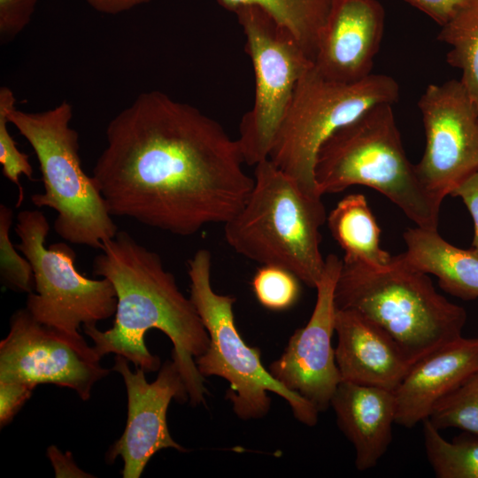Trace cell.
I'll use <instances>...</instances> for the list:
<instances>
[{
	"label": "cell",
	"mask_w": 478,
	"mask_h": 478,
	"mask_svg": "<svg viewBox=\"0 0 478 478\" xmlns=\"http://www.w3.org/2000/svg\"><path fill=\"white\" fill-rule=\"evenodd\" d=\"M92 177L108 212L188 236L225 224L246 203L237 139L195 106L143 92L108 123Z\"/></svg>",
	"instance_id": "1"
},
{
	"label": "cell",
	"mask_w": 478,
	"mask_h": 478,
	"mask_svg": "<svg viewBox=\"0 0 478 478\" xmlns=\"http://www.w3.org/2000/svg\"><path fill=\"white\" fill-rule=\"evenodd\" d=\"M93 274L108 279L117 297L111 328L101 331L96 325L83 326L96 353L101 358L109 353L121 355L146 373L157 371L160 359L149 351L144 341L146 332L157 328L173 343L172 359L183 379L189 403H204V377L196 358L206 351L209 335L191 299L180 290L161 257L127 231H118L95 258Z\"/></svg>",
	"instance_id": "2"
},
{
	"label": "cell",
	"mask_w": 478,
	"mask_h": 478,
	"mask_svg": "<svg viewBox=\"0 0 478 478\" xmlns=\"http://www.w3.org/2000/svg\"><path fill=\"white\" fill-rule=\"evenodd\" d=\"M335 304L382 328L412 366L461 337L467 318L462 306L439 294L428 274L407 266L400 254L378 267L343 261Z\"/></svg>",
	"instance_id": "3"
},
{
	"label": "cell",
	"mask_w": 478,
	"mask_h": 478,
	"mask_svg": "<svg viewBox=\"0 0 478 478\" xmlns=\"http://www.w3.org/2000/svg\"><path fill=\"white\" fill-rule=\"evenodd\" d=\"M392 105L369 108L322 143L314 165L317 190L323 196L353 185L367 186L416 226L437 229L443 201L426 188L408 159Z\"/></svg>",
	"instance_id": "4"
},
{
	"label": "cell",
	"mask_w": 478,
	"mask_h": 478,
	"mask_svg": "<svg viewBox=\"0 0 478 478\" xmlns=\"http://www.w3.org/2000/svg\"><path fill=\"white\" fill-rule=\"evenodd\" d=\"M327 217L320 196L306 192L267 158L255 166L252 190L224 224V236L236 253L283 267L315 288L325 266L320 227Z\"/></svg>",
	"instance_id": "5"
},
{
	"label": "cell",
	"mask_w": 478,
	"mask_h": 478,
	"mask_svg": "<svg viewBox=\"0 0 478 478\" xmlns=\"http://www.w3.org/2000/svg\"><path fill=\"white\" fill-rule=\"evenodd\" d=\"M72 118L67 101L38 112L14 106L9 113V122L30 144L42 173L43 192L32 195L31 202L57 212L53 227L63 240L101 250L119 229L92 175L83 170Z\"/></svg>",
	"instance_id": "6"
},
{
	"label": "cell",
	"mask_w": 478,
	"mask_h": 478,
	"mask_svg": "<svg viewBox=\"0 0 478 478\" xmlns=\"http://www.w3.org/2000/svg\"><path fill=\"white\" fill-rule=\"evenodd\" d=\"M190 299L210 339L206 351L196 358L204 376H219L229 383L227 393L235 413L242 420L260 419L270 409L273 392L285 399L297 420L307 426L318 421V410L301 396L289 390L267 371L260 350L247 345L238 332L233 312L235 298L216 293L211 282L212 254L195 252L188 262Z\"/></svg>",
	"instance_id": "7"
},
{
	"label": "cell",
	"mask_w": 478,
	"mask_h": 478,
	"mask_svg": "<svg viewBox=\"0 0 478 478\" xmlns=\"http://www.w3.org/2000/svg\"><path fill=\"white\" fill-rule=\"evenodd\" d=\"M398 97V83L389 75L371 73L356 82H340L323 76L312 63L297 86L268 158L306 192L322 197L314 180L322 143L369 108L394 104Z\"/></svg>",
	"instance_id": "8"
},
{
	"label": "cell",
	"mask_w": 478,
	"mask_h": 478,
	"mask_svg": "<svg viewBox=\"0 0 478 478\" xmlns=\"http://www.w3.org/2000/svg\"><path fill=\"white\" fill-rule=\"evenodd\" d=\"M14 230L20 241L16 247L34 271L35 292L28 294L26 308L35 320L77 335L81 325L94 326L115 314L117 297L108 279L81 274L66 243L46 246L50 224L43 212H19Z\"/></svg>",
	"instance_id": "9"
},
{
	"label": "cell",
	"mask_w": 478,
	"mask_h": 478,
	"mask_svg": "<svg viewBox=\"0 0 478 478\" xmlns=\"http://www.w3.org/2000/svg\"><path fill=\"white\" fill-rule=\"evenodd\" d=\"M234 13L255 76L253 104L242 118L237 141L245 164L256 166L269 158L297 86L313 62L293 35L260 8L243 6Z\"/></svg>",
	"instance_id": "10"
},
{
	"label": "cell",
	"mask_w": 478,
	"mask_h": 478,
	"mask_svg": "<svg viewBox=\"0 0 478 478\" xmlns=\"http://www.w3.org/2000/svg\"><path fill=\"white\" fill-rule=\"evenodd\" d=\"M100 359L81 334L42 324L27 308L19 309L11 317L9 333L0 343V382L34 388L54 384L88 400L96 382L111 372Z\"/></svg>",
	"instance_id": "11"
},
{
	"label": "cell",
	"mask_w": 478,
	"mask_h": 478,
	"mask_svg": "<svg viewBox=\"0 0 478 478\" xmlns=\"http://www.w3.org/2000/svg\"><path fill=\"white\" fill-rule=\"evenodd\" d=\"M426 136L416 170L441 201L478 170V111L459 80L428 85L418 101Z\"/></svg>",
	"instance_id": "12"
},
{
	"label": "cell",
	"mask_w": 478,
	"mask_h": 478,
	"mask_svg": "<svg viewBox=\"0 0 478 478\" xmlns=\"http://www.w3.org/2000/svg\"><path fill=\"white\" fill-rule=\"evenodd\" d=\"M343 260L335 254L325 258L315 289L317 298L307 324L289 338L282 355L269 366L272 376L289 390L326 411L341 382L332 335L336 307L335 289Z\"/></svg>",
	"instance_id": "13"
},
{
	"label": "cell",
	"mask_w": 478,
	"mask_h": 478,
	"mask_svg": "<svg viewBox=\"0 0 478 478\" xmlns=\"http://www.w3.org/2000/svg\"><path fill=\"white\" fill-rule=\"evenodd\" d=\"M113 371L123 378L127 393V420L122 436L106 453L112 463L121 457L124 478H139L151 457L162 449L186 451L170 435L166 413L173 398L180 403L189 400L183 379L176 364L166 360L156 380L148 382L143 368L132 372L128 360L116 355Z\"/></svg>",
	"instance_id": "14"
},
{
	"label": "cell",
	"mask_w": 478,
	"mask_h": 478,
	"mask_svg": "<svg viewBox=\"0 0 478 478\" xmlns=\"http://www.w3.org/2000/svg\"><path fill=\"white\" fill-rule=\"evenodd\" d=\"M378 0H335L319 38L313 60L323 76L356 82L372 73L384 32Z\"/></svg>",
	"instance_id": "15"
},
{
	"label": "cell",
	"mask_w": 478,
	"mask_h": 478,
	"mask_svg": "<svg viewBox=\"0 0 478 478\" xmlns=\"http://www.w3.org/2000/svg\"><path fill=\"white\" fill-rule=\"evenodd\" d=\"M335 332L342 381L394 391L412 367L395 340L355 311L336 309Z\"/></svg>",
	"instance_id": "16"
},
{
	"label": "cell",
	"mask_w": 478,
	"mask_h": 478,
	"mask_svg": "<svg viewBox=\"0 0 478 478\" xmlns=\"http://www.w3.org/2000/svg\"><path fill=\"white\" fill-rule=\"evenodd\" d=\"M478 371V338L463 336L416 362L394 389L395 423L412 428Z\"/></svg>",
	"instance_id": "17"
},
{
	"label": "cell",
	"mask_w": 478,
	"mask_h": 478,
	"mask_svg": "<svg viewBox=\"0 0 478 478\" xmlns=\"http://www.w3.org/2000/svg\"><path fill=\"white\" fill-rule=\"evenodd\" d=\"M330 405L339 428L354 446L357 469L375 466L392 439L396 418L393 391L341 381Z\"/></svg>",
	"instance_id": "18"
},
{
	"label": "cell",
	"mask_w": 478,
	"mask_h": 478,
	"mask_svg": "<svg viewBox=\"0 0 478 478\" xmlns=\"http://www.w3.org/2000/svg\"><path fill=\"white\" fill-rule=\"evenodd\" d=\"M406 251L400 254L410 267L433 274L440 287L464 300L478 298V254L448 243L437 229L416 226L403 234Z\"/></svg>",
	"instance_id": "19"
},
{
	"label": "cell",
	"mask_w": 478,
	"mask_h": 478,
	"mask_svg": "<svg viewBox=\"0 0 478 478\" xmlns=\"http://www.w3.org/2000/svg\"><path fill=\"white\" fill-rule=\"evenodd\" d=\"M329 231L343 249V261L384 266L393 258L380 245L381 229L363 194L342 198L327 217Z\"/></svg>",
	"instance_id": "20"
},
{
	"label": "cell",
	"mask_w": 478,
	"mask_h": 478,
	"mask_svg": "<svg viewBox=\"0 0 478 478\" xmlns=\"http://www.w3.org/2000/svg\"><path fill=\"white\" fill-rule=\"evenodd\" d=\"M335 0H217L235 12L243 6H256L298 42L313 62L321 31Z\"/></svg>",
	"instance_id": "21"
},
{
	"label": "cell",
	"mask_w": 478,
	"mask_h": 478,
	"mask_svg": "<svg viewBox=\"0 0 478 478\" xmlns=\"http://www.w3.org/2000/svg\"><path fill=\"white\" fill-rule=\"evenodd\" d=\"M437 40L451 47L446 61L461 72L459 81L478 111V0H466Z\"/></svg>",
	"instance_id": "22"
},
{
	"label": "cell",
	"mask_w": 478,
	"mask_h": 478,
	"mask_svg": "<svg viewBox=\"0 0 478 478\" xmlns=\"http://www.w3.org/2000/svg\"><path fill=\"white\" fill-rule=\"evenodd\" d=\"M422 424L427 458L436 477L478 478V435L450 442L428 419Z\"/></svg>",
	"instance_id": "23"
},
{
	"label": "cell",
	"mask_w": 478,
	"mask_h": 478,
	"mask_svg": "<svg viewBox=\"0 0 478 478\" xmlns=\"http://www.w3.org/2000/svg\"><path fill=\"white\" fill-rule=\"evenodd\" d=\"M428 420L438 429L457 428L478 435V371L443 397Z\"/></svg>",
	"instance_id": "24"
},
{
	"label": "cell",
	"mask_w": 478,
	"mask_h": 478,
	"mask_svg": "<svg viewBox=\"0 0 478 478\" xmlns=\"http://www.w3.org/2000/svg\"><path fill=\"white\" fill-rule=\"evenodd\" d=\"M13 211L0 204V277L2 283L18 292L27 294L35 290L34 271L29 260L11 240Z\"/></svg>",
	"instance_id": "25"
},
{
	"label": "cell",
	"mask_w": 478,
	"mask_h": 478,
	"mask_svg": "<svg viewBox=\"0 0 478 478\" xmlns=\"http://www.w3.org/2000/svg\"><path fill=\"white\" fill-rule=\"evenodd\" d=\"M300 280L290 271L263 265L252 278V289L259 304L271 311L292 307L300 297Z\"/></svg>",
	"instance_id": "26"
},
{
	"label": "cell",
	"mask_w": 478,
	"mask_h": 478,
	"mask_svg": "<svg viewBox=\"0 0 478 478\" xmlns=\"http://www.w3.org/2000/svg\"><path fill=\"white\" fill-rule=\"evenodd\" d=\"M16 98L8 87L0 88V164L4 176L15 184L19 189V206L23 200V189L20 176L33 180V167L28 156L21 152L8 130L9 113L15 106Z\"/></svg>",
	"instance_id": "27"
},
{
	"label": "cell",
	"mask_w": 478,
	"mask_h": 478,
	"mask_svg": "<svg viewBox=\"0 0 478 478\" xmlns=\"http://www.w3.org/2000/svg\"><path fill=\"white\" fill-rule=\"evenodd\" d=\"M37 0H0V41H12L29 23Z\"/></svg>",
	"instance_id": "28"
},
{
	"label": "cell",
	"mask_w": 478,
	"mask_h": 478,
	"mask_svg": "<svg viewBox=\"0 0 478 478\" xmlns=\"http://www.w3.org/2000/svg\"><path fill=\"white\" fill-rule=\"evenodd\" d=\"M34 387L14 382H0V424L10 423L32 395Z\"/></svg>",
	"instance_id": "29"
},
{
	"label": "cell",
	"mask_w": 478,
	"mask_h": 478,
	"mask_svg": "<svg viewBox=\"0 0 478 478\" xmlns=\"http://www.w3.org/2000/svg\"><path fill=\"white\" fill-rule=\"evenodd\" d=\"M451 196L459 197L472 217L474 237L470 249L478 254V170L459 185Z\"/></svg>",
	"instance_id": "30"
},
{
	"label": "cell",
	"mask_w": 478,
	"mask_h": 478,
	"mask_svg": "<svg viewBox=\"0 0 478 478\" xmlns=\"http://www.w3.org/2000/svg\"><path fill=\"white\" fill-rule=\"evenodd\" d=\"M441 27L463 5L466 0H405Z\"/></svg>",
	"instance_id": "31"
},
{
	"label": "cell",
	"mask_w": 478,
	"mask_h": 478,
	"mask_svg": "<svg viewBox=\"0 0 478 478\" xmlns=\"http://www.w3.org/2000/svg\"><path fill=\"white\" fill-rule=\"evenodd\" d=\"M48 457L54 467L56 477H89L81 470L73 461L71 454L62 453L56 446L48 448Z\"/></svg>",
	"instance_id": "32"
},
{
	"label": "cell",
	"mask_w": 478,
	"mask_h": 478,
	"mask_svg": "<svg viewBox=\"0 0 478 478\" xmlns=\"http://www.w3.org/2000/svg\"><path fill=\"white\" fill-rule=\"evenodd\" d=\"M92 9L100 13L116 15L130 11L152 0H84Z\"/></svg>",
	"instance_id": "33"
}]
</instances>
